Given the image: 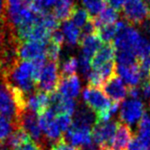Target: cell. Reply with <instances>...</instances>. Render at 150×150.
I'll return each instance as SVG.
<instances>
[{"label":"cell","mask_w":150,"mask_h":150,"mask_svg":"<svg viewBox=\"0 0 150 150\" xmlns=\"http://www.w3.org/2000/svg\"><path fill=\"white\" fill-rule=\"evenodd\" d=\"M19 127L22 128L24 131L30 137L33 138L34 141L40 144L43 141V133L40 128L38 122V118L34 113L27 111L23 114L19 121Z\"/></svg>","instance_id":"obj_13"},{"label":"cell","mask_w":150,"mask_h":150,"mask_svg":"<svg viewBox=\"0 0 150 150\" xmlns=\"http://www.w3.org/2000/svg\"><path fill=\"white\" fill-rule=\"evenodd\" d=\"M116 61V50L111 43H105L91 60L92 69Z\"/></svg>","instance_id":"obj_20"},{"label":"cell","mask_w":150,"mask_h":150,"mask_svg":"<svg viewBox=\"0 0 150 150\" xmlns=\"http://www.w3.org/2000/svg\"><path fill=\"white\" fill-rule=\"evenodd\" d=\"M78 70V58L75 57H69L63 61L60 71V77L67 78L75 75Z\"/></svg>","instance_id":"obj_28"},{"label":"cell","mask_w":150,"mask_h":150,"mask_svg":"<svg viewBox=\"0 0 150 150\" xmlns=\"http://www.w3.org/2000/svg\"><path fill=\"white\" fill-rule=\"evenodd\" d=\"M0 150H13V149L7 144L5 141H3V143H0Z\"/></svg>","instance_id":"obj_47"},{"label":"cell","mask_w":150,"mask_h":150,"mask_svg":"<svg viewBox=\"0 0 150 150\" xmlns=\"http://www.w3.org/2000/svg\"><path fill=\"white\" fill-rule=\"evenodd\" d=\"M81 91V81L80 78L76 75L73 76L61 78L59 80L58 87L56 92L66 98H69L74 100L80 94Z\"/></svg>","instance_id":"obj_18"},{"label":"cell","mask_w":150,"mask_h":150,"mask_svg":"<svg viewBox=\"0 0 150 150\" xmlns=\"http://www.w3.org/2000/svg\"><path fill=\"white\" fill-rule=\"evenodd\" d=\"M83 150H100L98 147H95V146H91V145H89V146H86V147H84Z\"/></svg>","instance_id":"obj_48"},{"label":"cell","mask_w":150,"mask_h":150,"mask_svg":"<svg viewBox=\"0 0 150 150\" xmlns=\"http://www.w3.org/2000/svg\"><path fill=\"white\" fill-rule=\"evenodd\" d=\"M78 70H80V72L83 76L88 78L90 72L92 71L91 60L81 55L78 58Z\"/></svg>","instance_id":"obj_34"},{"label":"cell","mask_w":150,"mask_h":150,"mask_svg":"<svg viewBox=\"0 0 150 150\" xmlns=\"http://www.w3.org/2000/svg\"><path fill=\"white\" fill-rule=\"evenodd\" d=\"M56 114L50 108L38 116V122L42 130V133L45 134L47 140L56 143L62 139V132L56 121Z\"/></svg>","instance_id":"obj_10"},{"label":"cell","mask_w":150,"mask_h":150,"mask_svg":"<svg viewBox=\"0 0 150 150\" xmlns=\"http://www.w3.org/2000/svg\"><path fill=\"white\" fill-rule=\"evenodd\" d=\"M149 80H150V78H149Z\"/></svg>","instance_id":"obj_52"},{"label":"cell","mask_w":150,"mask_h":150,"mask_svg":"<svg viewBox=\"0 0 150 150\" xmlns=\"http://www.w3.org/2000/svg\"><path fill=\"white\" fill-rule=\"evenodd\" d=\"M137 56L133 52H127V51L116 52V61L118 65L137 64Z\"/></svg>","instance_id":"obj_32"},{"label":"cell","mask_w":150,"mask_h":150,"mask_svg":"<svg viewBox=\"0 0 150 150\" xmlns=\"http://www.w3.org/2000/svg\"><path fill=\"white\" fill-rule=\"evenodd\" d=\"M73 0H58L53 7V14L58 20H68L74 8Z\"/></svg>","instance_id":"obj_24"},{"label":"cell","mask_w":150,"mask_h":150,"mask_svg":"<svg viewBox=\"0 0 150 150\" xmlns=\"http://www.w3.org/2000/svg\"><path fill=\"white\" fill-rule=\"evenodd\" d=\"M126 21L124 20H118L116 23L114 24H110V25H105L103 26L101 28H99L98 31V35L101 38V40L105 43H111L112 40H114L116 37V35L123 27L126 24Z\"/></svg>","instance_id":"obj_23"},{"label":"cell","mask_w":150,"mask_h":150,"mask_svg":"<svg viewBox=\"0 0 150 150\" xmlns=\"http://www.w3.org/2000/svg\"><path fill=\"white\" fill-rule=\"evenodd\" d=\"M123 11L126 20L137 25L143 24L149 15L148 6L144 0H126Z\"/></svg>","instance_id":"obj_9"},{"label":"cell","mask_w":150,"mask_h":150,"mask_svg":"<svg viewBox=\"0 0 150 150\" xmlns=\"http://www.w3.org/2000/svg\"><path fill=\"white\" fill-rule=\"evenodd\" d=\"M144 103L138 98H128L123 102L120 109L121 122L126 125H134L140 122L144 115Z\"/></svg>","instance_id":"obj_8"},{"label":"cell","mask_w":150,"mask_h":150,"mask_svg":"<svg viewBox=\"0 0 150 150\" xmlns=\"http://www.w3.org/2000/svg\"><path fill=\"white\" fill-rule=\"evenodd\" d=\"M81 3L90 15H98L105 7V0H81Z\"/></svg>","instance_id":"obj_30"},{"label":"cell","mask_w":150,"mask_h":150,"mask_svg":"<svg viewBox=\"0 0 150 150\" xmlns=\"http://www.w3.org/2000/svg\"><path fill=\"white\" fill-rule=\"evenodd\" d=\"M149 17H150V10H149Z\"/></svg>","instance_id":"obj_51"},{"label":"cell","mask_w":150,"mask_h":150,"mask_svg":"<svg viewBox=\"0 0 150 150\" xmlns=\"http://www.w3.org/2000/svg\"><path fill=\"white\" fill-rule=\"evenodd\" d=\"M57 124L60 128L61 132H67L72 125V118L69 115H57L56 116Z\"/></svg>","instance_id":"obj_35"},{"label":"cell","mask_w":150,"mask_h":150,"mask_svg":"<svg viewBox=\"0 0 150 150\" xmlns=\"http://www.w3.org/2000/svg\"><path fill=\"white\" fill-rule=\"evenodd\" d=\"M33 5L42 11H49L53 8L58 0H30Z\"/></svg>","instance_id":"obj_36"},{"label":"cell","mask_w":150,"mask_h":150,"mask_svg":"<svg viewBox=\"0 0 150 150\" xmlns=\"http://www.w3.org/2000/svg\"><path fill=\"white\" fill-rule=\"evenodd\" d=\"M106 2L108 3L109 7H111V8H113V9L119 11L121 9H123V7L125 6L126 0H106Z\"/></svg>","instance_id":"obj_44"},{"label":"cell","mask_w":150,"mask_h":150,"mask_svg":"<svg viewBox=\"0 0 150 150\" xmlns=\"http://www.w3.org/2000/svg\"><path fill=\"white\" fill-rule=\"evenodd\" d=\"M104 93L110 100L119 103L123 101L127 96L128 88L126 87L125 83L121 80V78L117 75H114L112 78L103 85Z\"/></svg>","instance_id":"obj_12"},{"label":"cell","mask_w":150,"mask_h":150,"mask_svg":"<svg viewBox=\"0 0 150 150\" xmlns=\"http://www.w3.org/2000/svg\"><path fill=\"white\" fill-rule=\"evenodd\" d=\"M61 47L62 46L57 45L52 42L48 43V45H47L46 55H47V57L50 60V61L58 62V60L61 55Z\"/></svg>","instance_id":"obj_33"},{"label":"cell","mask_w":150,"mask_h":150,"mask_svg":"<svg viewBox=\"0 0 150 150\" xmlns=\"http://www.w3.org/2000/svg\"><path fill=\"white\" fill-rule=\"evenodd\" d=\"M117 76L121 78L125 83L127 84L129 87H137L144 81L143 75H142L139 65H116Z\"/></svg>","instance_id":"obj_15"},{"label":"cell","mask_w":150,"mask_h":150,"mask_svg":"<svg viewBox=\"0 0 150 150\" xmlns=\"http://www.w3.org/2000/svg\"><path fill=\"white\" fill-rule=\"evenodd\" d=\"M134 138L130 126L119 121L114 137L110 143L109 150H127Z\"/></svg>","instance_id":"obj_16"},{"label":"cell","mask_w":150,"mask_h":150,"mask_svg":"<svg viewBox=\"0 0 150 150\" xmlns=\"http://www.w3.org/2000/svg\"><path fill=\"white\" fill-rule=\"evenodd\" d=\"M1 80V78H0ZM28 97L21 90L8 83L4 80L0 81V116L10 120L16 128L19 121L27 111Z\"/></svg>","instance_id":"obj_2"},{"label":"cell","mask_w":150,"mask_h":150,"mask_svg":"<svg viewBox=\"0 0 150 150\" xmlns=\"http://www.w3.org/2000/svg\"><path fill=\"white\" fill-rule=\"evenodd\" d=\"M5 10H6V0H0V20L4 17Z\"/></svg>","instance_id":"obj_46"},{"label":"cell","mask_w":150,"mask_h":150,"mask_svg":"<svg viewBox=\"0 0 150 150\" xmlns=\"http://www.w3.org/2000/svg\"><path fill=\"white\" fill-rule=\"evenodd\" d=\"M50 108L54 111L56 115L71 116L76 109V102L74 100L62 96L58 92L50 94Z\"/></svg>","instance_id":"obj_14"},{"label":"cell","mask_w":150,"mask_h":150,"mask_svg":"<svg viewBox=\"0 0 150 150\" xmlns=\"http://www.w3.org/2000/svg\"><path fill=\"white\" fill-rule=\"evenodd\" d=\"M127 150H150V148L140 139L139 137L134 136Z\"/></svg>","instance_id":"obj_40"},{"label":"cell","mask_w":150,"mask_h":150,"mask_svg":"<svg viewBox=\"0 0 150 150\" xmlns=\"http://www.w3.org/2000/svg\"><path fill=\"white\" fill-rule=\"evenodd\" d=\"M69 17L70 21L80 29L92 19L90 17V14L83 7H74Z\"/></svg>","instance_id":"obj_25"},{"label":"cell","mask_w":150,"mask_h":150,"mask_svg":"<svg viewBox=\"0 0 150 150\" xmlns=\"http://www.w3.org/2000/svg\"><path fill=\"white\" fill-rule=\"evenodd\" d=\"M50 150H81L79 147H75L73 145L69 144L64 140V138H62L56 143L52 144V146L50 148Z\"/></svg>","instance_id":"obj_39"},{"label":"cell","mask_w":150,"mask_h":150,"mask_svg":"<svg viewBox=\"0 0 150 150\" xmlns=\"http://www.w3.org/2000/svg\"><path fill=\"white\" fill-rule=\"evenodd\" d=\"M138 132H139V136L138 137L148 147H150V115L147 112L144 113V115L139 122Z\"/></svg>","instance_id":"obj_27"},{"label":"cell","mask_w":150,"mask_h":150,"mask_svg":"<svg viewBox=\"0 0 150 150\" xmlns=\"http://www.w3.org/2000/svg\"><path fill=\"white\" fill-rule=\"evenodd\" d=\"M140 89L142 97H144V98H150V80H145L142 82Z\"/></svg>","instance_id":"obj_43"},{"label":"cell","mask_w":150,"mask_h":150,"mask_svg":"<svg viewBox=\"0 0 150 150\" xmlns=\"http://www.w3.org/2000/svg\"><path fill=\"white\" fill-rule=\"evenodd\" d=\"M61 32L64 34L65 41L70 46H76L80 43L82 38V32L81 29L78 28L76 25L68 19V20L63 21Z\"/></svg>","instance_id":"obj_21"},{"label":"cell","mask_w":150,"mask_h":150,"mask_svg":"<svg viewBox=\"0 0 150 150\" xmlns=\"http://www.w3.org/2000/svg\"><path fill=\"white\" fill-rule=\"evenodd\" d=\"M79 44L81 46L82 56L92 60V57L103 46V41L97 34H91L83 35Z\"/></svg>","instance_id":"obj_19"},{"label":"cell","mask_w":150,"mask_h":150,"mask_svg":"<svg viewBox=\"0 0 150 150\" xmlns=\"http://www.w3.org/2000/svg\"><path fill=\"white\" fill-rule=\"evenodd\" d=\"M63 138L67 143L69 141L70 145L84 148L91 145L92 129L86 127V126H80L72 123L71 127L66 132L65 136Z\"/></svg>","instance_id":"obj_11"},{"label":"cell","mask_w":150,"mask_h":150,"mask_svg":"<svg viewBox=\"0 0 150 150\" xmlns=\"http://www.w3.org/2000/svg\"><path fill=\"white\" fill-rule=\"evenodd\" d=\"M83 100L86 107L93 111L96 117L105 113L112 104V101L105 96L104 91L89 85L83 91Z\"/></svg>","instance_id":"obj_5"},{"label":"cell","mask_w":150,"mask_h":150,"mask_svg":"<svg viewBox=\"0 0 150 150\" xmlns=\"http://www.w3.org/2000/svg\"><path fill=\"white\" fill-rule=\"evenodd\" d=\"M46 60L37 61H17L7 73L4 80L21 90L26 96L36 91V83ZM2 80V78H1Z\"/></svg>","instance_id":"obj_1"},{"label":"cell","mask_w":150,"mask_h":150,"mask_svg":"<svg viewBox=\"0 0 150 150\" xmlns=\"http://www.w3.org/2000/svg\"><path fill=\"white\" fill-rule=\"evenodd\" d=\"M50 96L41 91L36 90L27 98V109L34 113L35 115H41L50 108Z\"/></svg>","instance_id":"obj_17"},{"label":"cell","mask_w":150,"mask_h":150,"mask_svg":"<svg viewBox=\"0 0 150 150\" xmlns=\"http://www.w3.org/2000/svg\"><path fill=\"white\" fill-rule=\"evenodd\" d=\"M48 43L27 40L18 43L17 57L23 61H37L47 58L46 51Z\"/></svg>","instance_id":"obj_7"},{"label":"cell","mask_w":150,"mask_h":150,"mask_svg":"<svg viewBox=\"0 0 150 150\" xmlns=\"http://www.w3.org/2000/svg\"><path fill=\"white\" fill-rule=\"evenodd\" d=\"M146 1V3H148V4H150V0H145Z\"/></svg>","instance_id":"obj_50"},{"label":"cell","mask_w":150,"mask_h":150,"mask_svg":"<svg viewBox=\"0 0 150 150\" xmlns=\"http://www.w3.org/2000/svg\"><path fill=\"white\" fill-rule=\"evenodd\" d=\"M131 98H138V100H141L142 97V93H141V89L138 87H129L128 89V93H127Z\"/></svg>","instance_id":"obj_45"},{"label":"cell","mask_w":150,"mask_h":150,"mask_svg":"<svg viewBox=\"0 0 150 150\" xmlns=\"http://www.w3.org/2000/svg\"><path fill=\"white\" fill-rule=\"evenodd\" d=\"M147 113L149 114V115H150V100H149V102H148V106H147Z\"/></svg>","instance_id":"obj_49"},{"label":"cell","mask_w":150,"mask_h":150,"mask_svg":"<svg viewBox=\"0 0 150 150\" xmlns=\"http://www.w3.org/2000/svg\"><path fill=\"white\" fill-rule=\"evenodd\" d=\"M60 78L61 77L58 62H46L45 65L43 66L40 76L37 80L36 88L41 92L52 94L56 92Z\"/></svg>","instance_id":"obj_4"},{"label":"cell","mask_w":150,"mask_h":150,"mask_svg":"<svg viewBox=\"0 0 150 150\" xmlns=\"http://www.w3.org/2000/svg\"><path fill=\"white\" fill-rule=\"evenodd\" d=\"M29 140H30V137L28 135L22 128L19 127L17 129L13 130V132L11 133L9 136V138L6 140V143L13 150L15 147L19 146V145L26 143V141H28Z\"/></svg>","instance_id":"obj_26"},{"label":"cell","mask_w":150,"mask_h":150,"mask_svg":"<svg viewBox=\"0 0 150 150\" xmlns=\"http://www.w3.org/2000/svg\"><path fill=\"white\" fill-rule=\"evenodd\" d=\"M50 42L55 43L57 45H60L62 46L63 43L65 42V37H64V34L61 32V30H56L54 31L52 34H50Z\"/></svg>","instance_id":"obj_41"},{"label":"cell","mask_w":150,"mask_h":150,"mask_svg":"<svg viewBox=\"0 0 150 150\" xmlns=\"http://www.w3.org/2000/svg\"><path fill=\"white\" fill-rule=\"evenodd\" d=\"M15 129L17 128L10 120L0 116V143L5 141Z\"/></svg>","instance_id":"obj_31"},{"label":"cell","mask_w":150,"mask_h":150,"mask_svg":"<svg viewBox=\"0 0 150 150\" xmlns=\"http://www.w3.org/2000/svg\"><path fill=\"white\" fill-rule=\"evenodd\" d=\"M9 43L7 42V39L5 37V32L2 31L0 28V63H1L2 57L4 56V53H5L6 48Z\"/></svg>","instance_id":"obj_42"},{"label":"cell","mask_w":150,"mask_h":150,"mask_svg":"<svg viewBox=\"0 0 150 150\" xmlns=\"http://www.w3.org/2000/svg\"><path fill=\"white\" fill-rule=\"evenodd\" d=\"M13 150H44V147L42 146L41 144L36 143V141L30 139L26 143L19 145V146L15 147Z\"/></svg>","instance_id":"obj_38"},{"label":"cell","mask_w":150,"mask_h":150,"mask_svg":"<svg viewBox=\"0 0 150 150\" xmlns=\"http://www.w3.org/2000/svg\"><path fill=\"white\" fill-rule=\"evenodd\" d=\"M119 121H109L97 122L92 128V141L100 150H109L110 143L115 134Z\"/></svg>","instance_id":"obj_6"},{"label":"cell","mask_w":150,"mask_h":150,"mask_svg":"<svg viewBox=\"0 0 150 150\" xmlns=\"http://www.w3.org/2000/svg\"><path fill=\"white\" fill-rule=\"evenodd\" d=\"M143 37V34L133 25L126 24L122 28L114 39V48L118 51H127L136 55L138 46Z\"/></svg>","instance_id":"obj_3"},{"label":"cell","mask_w":150,"mask_h":150,"mask_svg":"<svg viewBox=\"0 0 150 150\" xmlns=\"http://www.w3.org/2000/svg\"><path fill=\"white\" fill-rule=\"evenodd\" d=\"M39 22L50 34H52L54 31L59 29V20L50 11H44V13H42V14L40 15V18H39Z\"/></svg>","instance_id":"obj_29"},{"label":"cell","mask_w":150,"mask_h":150,"mask_svg":"<svg viewBox=\"0 0 150 150\" xmlns=\"http://www.w3.org/2000/svg\"><path fill=\"white\" fill-rule=\"evenodd\" d=\"M139 68L142 75H143L144 80H149L150 78V56L141 58L139 62Z\"/></svg>","instance_id":"obj_37"},{"label":"cell","mask_w":150,"mask_h":150,"mask_svg":"<svg viewBox=\"0 0 150 150\" xmlns=\"http://www.w3.org/2000/svg\"><path fill=\"white\" fill-rule=\"evenodd\" d=\"M119 19V11L109 6H105L101 13L93 19L96 31L103 26L116 23Z\"/></svg>","instance_id":"obj_22"}]
</instances>
